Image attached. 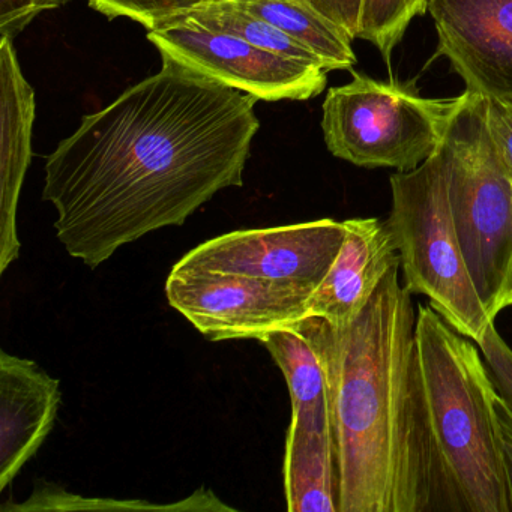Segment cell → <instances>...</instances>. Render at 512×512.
I'll use <instances>...</instances> for the list:
<instances>
[{"label": "cell", "mask_w": 512, "mask_h": 512, "mask_svg": "<svg viewBox=\"0 0 512 512\" xmlns=\"http://www.w3.org/2000/svg\"><path fill=\"white\" fill-rule=\"evenodd\" d=\"M239 10L274 25L314 53L326 71L352 70L356 59L353 38L310 0H229Z\"/></svg>", "instance_id": "15"}, {"label": "cell", "mask_w": 512, "mask_h": 512, "mask_svg": "<svg viewBox=\"0 0 512 512\" xmlns=\"http://www.w3.org/2000/svg\"><path fill=\"white\" fill-rule=\"evenodd\" d=\"M437 55L466 91L512 100V0H428Z\"/></svg>", "instance_id": "10"}, {"label": "cell", "mask_w": 512, "mask_h": 512, "mask_svg": "<svg viewBox=\"0 0 512 512\" xmlns=\"http://www.w3.org/2000/svg\"><path fill=\"white\" fill-rule=\"evenodd\" d=\"M392 266L349 325L290 328L316 350L328 388L340 512L442 511L416 358V310Z\"/></svg>", "instance_id": "2"}, {"label": "cell", "mask_w": 512, "mask_h": 512, "mask_svg": "<svg viewBox=\"0 0 512 512\" xmlns=\"http://www.w3.org/2000/svg\"><path fill=\"white\" fill-rule=\"evenodd\" d=\"M35 91L25 79L13 40L0 41V274L20 256L17 208L32 160Z\"/></svg>", "instance_id": "12"}, {"label": "cell", "mask_w": 512, "mask_h": 512, "mask_svg": "<svg viewBox=\"0 0 512 512\" xmlns=\"http://www.w3.org/2000/svg\"><path fill=\"white\" fill-rule=\"evenodd\" d=\"M479 350L484 356L488 376L494 391L502 403L512 412V349L497 332L494 322L488 323L484 335L478 341Z\"/></svg>", "instance_id": "20"}, {"label": "cell", "mask_w": 512, "mask_h": 512, "mask_svg": "<svg viewBox=\"0 0 512 512\" xmlns=\"http://www.w3.org/2000/svg\"><path fill=\"white\" fill-rule=\"evenodd\" d=\"M208 0H88L89 7L109 20L130 19L151 29L196 10Z\"/></svg>", "instance_id": "19"}, {"label": "cell", "mask_w": 512, "mask_h": 512, "mask_svg": "<svg viewBox=\"0 0 512 512\" xmlns=\"http://www.w3.org/2000/svg\"><path fill=\"white\" fill-rule=\"evenodd\" d=\"M194 22L208 26L215 31L227 32L244 38L248 43L274 55L293 61L305 62L323 67V62L311 50L296 43L292 37L275 28L271 23L247 11L239 10L229 0H208L196 10L185 14ZM326 70V68H325Z\"/></svg>", "instance_id": "17"}, {"label": "cell", "mask_w": 512, "mask_h": 512, "mask_svg": "<svg viewBox=\"0 0 512 512\" xmlns=\"http://www.w3.org/2000/svg\"><path fill=\"white\" fill-rule=\"evenodd\" d=\"M346 238L316 292L308 316L334 326L349 325L364 310L392 266L400 263L386 223L377 218L344 221Z\"/></svg>", "instance_id": "13"}, {"label": "cell", "mask_w": 512, "mask_h": 512, "mask_svg": "<svg viewBox=\"0 0 512 512\" xmlns=\"http://www.w3.org/2000/svg\"><path fill=\"white\" fill-rule=\"evenodd\" d=\"M485 101L491 136L496 142L509 175L512 176V100L485 97Z\"/></svg>", "instance_id": "22"}, {"label": "cell", "mask_w": 512, "mask_h": 512, "mask_svg": "<svg viewBox=\"0 0 512 512\" xmlns=\"http://www.w3.org/2000/svg\"><path fill=\"white\" fill-rule=\"evenodd\" d=\"M284 494L290 512H340L331 428L289 425Z\"/></svg>", "instance_id": "14"}, {"label": "cell", "mask_w": 512, "mask_h": 512, "mask_svg": "<svg viewBox=\"0 0 512 512\" xmlns=\"http://www.w3.org/2000/svg\"><path fill=\"white\" fill-rule=\"evenodd\" d=\"M73 0H0V38L16 40L44 11L64 7Z\"/></svg>", "instance_id": "21"}, {"label": "cell", "mask_w": 512, "mask_h": 512, "mask_svg": "<svg viewBox=\"0 0 512 512\" xmlns=\"http://www.w3.org/2000/svg\"><path fill=\"white\" fill-rule=\"evenodd\" d=\"M161 59L160 73L83 116L47 157L56 236L88 268L244 185L259 100Z\"/></svg>", "instance_id": "1"}, {"label": "cell", "mask_w": 512, "mask_h": 512, "mask_svg": "<svg viewBox=\"0 0 512 512\" xmlns=\"http://www.w3.org/2000/svg\"><path fill=\"white\" fill-rule=\"evenodd\" d=\"M260 343L286 379L292 403L290 422L304 427H331L325 371L313 346L292 328L272 332Z\"/></svg>", "instance_id": "16"}, {"label": "cell", "mask_w": 512, "mask_h": 512, "mask_svg": "<svg viewBox=\"0 0 512 512\" xmlns=\"http://www.w3.org/2000/svg\"><path fill=\"white\" fill-rule=\"evenodd\" d=\"M428 0H362L359 37L379 50L386 64L415 17L427 13Z\"/></svg>", "instance_id": "18"}, {"label": "cell", "mask_w": 512, "mask_h": 512, "mask_svg": "<svg viewBox=\"0 0 512 512\" xmlns=\"http://www.w3.org/2000/svg\"><path fill=\"white\" fill-rule=\"evenodd\" d=\"M415 338L442 511L511 512L497 394L478 350L431 305H419Z\"/></svg>", "instance_id": "3"}, {"label": "cell", "mask_w": 512, "mask_h": 512, "mask_svg": "<svg viewBox=\"0 0 512 512\" xmlns=\"http://www.w3.org/2000/svg\"><path fill=\"white\" fill-rule=\"evenodd\" d=\"M61 401V380L32 359L0 352V491L40 451Z\"/></svg>", "instance_id": "11"}, {"label": "cell", "mask_w": 512, "mask_h": 512, "mask_svg": "<svg viewBox=\"0 0 512 512\" xmlns=\"http://www.w3.org/2000/svg\"><path fill=\"white\" fill-rule=\"evenodd\" d=\"M452 221L491 319L512 305V176L487 122L484 95L464 91L442 145Z\"/></svg>", "instance_id": "4"}, {"label": "cell", "mask_w": 512, "mask_h": 512, "mask_svg": "<svg viewBox=\"0 0 512 512\" xmlns=\"http://www.w3.org/2000/svg\"><path fill=\"white\" fill-rule=\"evenodd\" d=\"M344 238V221L329 218L236 230L197 245L176 265L289 284L313 295L337 259Z\"/></svg>", "instance_id": "9"}, {"label": "cell", "mask_w": 512, "mask_h": 512, "mask_svg": "<svg viewBox=\"0 0 512 512\" xmlns=\"http://www.w3.org/2000/svg\"><path fill=\"white\" fill-rule=\"evenodd\" d=\"M497 427H499L500 446H502L503 469H505L506 485H508L509 502L512 512V412L502 403L499 395L494 401Z\"/></svg>", "instance_id": "24"}, {"label": "cell", "mask_w": 512, "mask_h": 512, "mask_svg": "<svg viewBox=\"0 0 512 512\" xmlns=\"http://www.w3.org/2000/svg\"><path fill=\"white\" fill-rule=\"evenodd\" d=\"M457 98H424L394 82L353 73L323 101L322 131L334 157L365 169L410 172L439 151Z\"/></svg>", "instance_id": "6"}, {"label": "cell", "mask_w": 512, "mask_h": 512, "mask_svg": "<svg viewBox=\"0 0 512 512\" xmlns=\"http://www.w3.org/2000/svg\"><path fill=\"white\" fill-rule=\"evenodd\" d=\"M161 58L259 101H307L325 91L328 71L259 49L244 38L179 16L148 31Z\"/></svg>", "instance_id": "7"}, {"label": "cell", "mask_w": 512, "mask_h": 512, "mask_svg": "<svg viewBox=\"0 0 512 512\" xmlns=\"http://www.w3.org/2000/svg\"><path fill=\"white\" fill-rule=\"evenodd\" d=\"M164 290L170 307L211 341H262L304 320L311 298L289 284L178 265Z\"/></svg>", "instance_id": "8"}, {"label": "cell", "mask_w": 512, "mask_h": 512, "mask_svg": "<svg viewBox=\"0 0 512 512\" xmlns=\"http://www.w3.org/2000/svg\"><path fill=\"white\" fill-rule=\"evenodd\" d=\"M388 226L404 272V286L464 337L478 343L488 316L470 277L452 221L448 167L442 148L427 161L391 176Z\"/></svg>", "instance_id": "5"}, {"label": "cell", "mask_w": 512, "mask_h": 512, "mask_svg": "<svg viewBox=\"0 0 512 512\" xmlns=\"http://www.w3.org/2000/svg\"><path fill=\"white\" fill-rule=\"evenodd\" d=\"M329 19L340 25L353 40L359 37L362 0H310Z\"/></svg>", "instance_id": "23"}]
</instances>
